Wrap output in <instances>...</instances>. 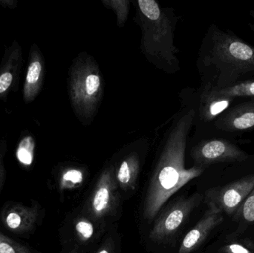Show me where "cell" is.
I'll return each mask as SVG.
<instances>
[{
	"label": "cell",
	"mask_w": 254,
	"mask_h": 253,
	"mask_svg": "<svg viewBox=\"0 0 254 253\" xmlns=\"http://www.w3.org/2000/svg\"><path fill=\"white\" fill-rule=\"evenodd\" d=\"M194 117L195 112L191 110L178 122L167 140L148 188L143 207L145 219H153L174 193L204 172V169L197 166L185 167L187 136Z\"/></svg>",
	"instance_id": "6da1fadb"
},
{
	"label": "cell",
	"mask_w": 254,
	"mask_h": 253,
	"mask_svg": "<svg viewBox=\"0 0 254 253\" xmlns=\"http://www.w3.org/2000/svg\"><path fill=\"white\" fill-rule=\"evenodd\" d=\"M203 65L213 72L207 87L223 88L254 77V46L230 31L213 26Z\"/></svg>",
	"instance_id": "7a4b0ae2"
},
{
	"label": "cell",
	"mask_w": 254,
	"mask_h": 253,
	"mask_svg": "<svg viewBox=\"0 0 254 253\" xmlns=\"http://www.w3.org/2000/svg\"><path fill=\"white\" fill-rule=\"evenodd\" d=\"M104 92L98 65L90 59H80L73 66L70 94L76 112L84 118L95 115Z\"/></svg>",
	"instance_id": "3957f363"
},
{
	"label": "cell",
	"mask_w": 254,
	"mask_h": 253,
	"mask_svg": "<svg viewBox=\"0 0 254 253\" xmlns=\"http://www.w3.org/2000/svg\"><path fill=\"white\" fill-rule=\"evenodd\" d=\"M137 3L143 18V43L146 53L159 55L168 60L171 51L174 50L169 19L154 0H139Z\"/></svg>",
	"instance_id": "277c9868"
},
{
	"label": "cell",
	"mask_w": 254,
	"mask_h": 253,
	"mask_svg": "<svg viewBox=\"0 0 254 253\" xmlns=\"http://www.w3.org/2000/svg\"><path fill=\"white\" fill-rule=\"evenodd\" d=\"M254 189V173L209 189L204 194L203 202L207 206L222 212L227 220H231Z\"/></svg>",
	"instance_id": "5b68a950"
},
{
	"label": "cell",
	"mask_w": 254,
	"mask_h": 253,
	"mask_svg": "<svg viewBox=\"0 0 254 253\" xmlns=\"http://www.w3.org/2000/svg\"><path fill=\"white\" fill-rule=\"evenodd\" d=\"M203 201L204 195L198 193L179 199L157 220L149 233L151 240L155 242L168 240Z\"/></svg>",
	"instance_id": "8992f818"
},
{
	"label": "cell",
	"mask_w": 254,
	"mask_h": 253,
	"mask_svg": "<svg viewBox=\"0 0 254 253\" xmlns=\"http://www.w3.org/2000/svg\"><path fill=\"white\" fill-rule=\"evenodd\" d=\"M197 167L205 169L216 163H240L249 158L241 148L225 139H213L201 143L192 154Z\"/></svg>",
	"instance_id": "52a82bcc"
},
{
	"label": "cell",
	"mask_w": 254,
	"mask_h": 253,
	"mask_svg": "<svg viewBox=\"0 0 254 253\" xmlns=\"http://www.w3.org/2000/svg\"><path fill=\"white\" fill-rule=\"evenodd\" d=\"M227 218L222 212L215 208L207 206V210L199 221L184 237L178 253L195 252L213 233L224 227Z\"/></svg>",
	"instance_id": "ba28073f"
},
{
	"label": "cell",
	"mask_w": 254,
	"mask_h": 253,
	"mask_svg": "<svg viewBox=\"0 0 254 253\" xmlns=\"http://www.w3.org/2000/svg\"><path fill=\"white\" fill-rule=\"evenodd\" d=\"M117 187L114 171L112 168L106 169L100 176L89 202V209L93 218L100 219L113 212L117 202Z\"/></svg>",
	"instance_id": "9c48e42d"
},
{
	"label": "cell",
	"mask_w": 254,
	"mask_h": 253,
	"mask_svg": "<svg viewBox=\"0 0 254 253\" xmlns=\"http://www.w3.org/2000/svg\"><path fill=\"white\" fill-rule=\"evenodd\" d=\"M216 127L227 132H245L254 129V101L229 108L216 120Z\"/></svg>",
	"instance_id": "30bf717a"
},
{
	"label": "cell",
	"mask_w": 254,
	"mask_h": 253,
	"mask_svg": "<svg viewBox=\"0 0 254 253\" xmlns=\"http://www.w3.org/2000/svg\"><path fill=\"white\" fill-rule=\"evenodd\" d=\"M226 230L233 234L249 238L254 242V189L234 216Z\"/></svg>",
	"instance_id": "8fae6325"
},
{
	"label": "cell",
	"mask_w": 254,
	"mask_h": 253,
	"mask_svg": "<svg viewBox=\"0 0 254 253\" xmlns=\"http://www.w3.org/2000/svg\"><path fill=\"white\" fill-rule=\"evenodd\" d=\"M207 253H254V242L249 238L224 230Z\"/></svg>",
	"instance_id": "7c38bea8"
},
{
	"label": "cell",
	"mask_w": 254,
	"mask_h": 253,
	"mask_svg": "<svg viewBox=\"0 0 254 253\" xmlns=\"http://www.w3.org/2000/svg\"><path fill=\"white\" fill-rule=\"evenodd\" d=\"M203 98L230 100L236 98H254V79L240 82L226 87H207Z\"/></svg>",
	"instance_id": "4fadbf2b"
},
{
	"label": "cell",
	"mask_w": 254,
	"mask_h": 253,
	"mask_svg": "<svg viewBox=\"0 0 254 253\" xmlns=\"http://www.w3.org/2000/svg\"><path fill=\"white\" fill-rule=\"evenodd\" d=\"M140 163L135 154H131L121 163L116 174L118 185L125 190H131L138 177Z\"/></svg>",
	"instance_id": "5bb4252c"
},
{
	"label": "cell",
	"mask_w": 254,
	"mask_h": 253,
	"mask_svg": "<svg viewBox=\"0 0 254 253\" xmlns=\"http://www.w3.org/2000/svg\"><path fill=\"white\" fill-rule=\"evenodd\" d=\"M43 65L41 61L34 56L28 65L26 79L24 86L23 95L26 102H31L38 93L41 86Z\"/></svg>",
	"instance_id": "9a60e30c"
},
{
	"label": "cell",
	"mask_w": 254,
	"mask_h": 253,
	"mask_svg": "<svg viewBox=\"0 0 254 253\" xmlns=\"http://www.w3.org/2000/svg\"><path fill=\"white\" fill-rule=\"evenodd\" d=\"M35 142L31 136L24 138L19 143L16 150V157L22 164L30 166L34 160Z\"/></svg>",
	"instance_id": "2e32d148"
},
{
	"label": "cell",
	"mask_w": 254,
	"mask_h": 253,
	"mask_svg": "<svg viewBox=\"0 0 254 253\" xmlns=\"http://www.w3.org/2000/svg\"><path fill=\"white\" fill-rule=\"evenodd\" d=\"M84 179L83 172L80 169H71L65 171L61 178V187L63 189L74 188L78 187Z\"/></svg>",
	"instance_id": "e0dca14e"
},
{
	"label": "cell",
	"mask_w": 254,
	"mask_h": 253,
	"mask_svg": "<svg viewBox=\"0 0 254 253\" xmlns=\"http://www.w3.org/2000/svg\"><path fill=\"white\" fill-rule=\"evenodd\" d=\"M0 253H33L28 248L0 232Z\"/></svg>",
	"instance_id": "ac0fdd59"
},
{
	"label": "cell",
	"mask_w": 254,
	"mask_h": 253,
	"mask_svg": "<svg viewBox=\"0 0 254 253\" xmlns=\"http://www.w3.org/2000/svg\"><path fill=\"white\" fill-rule=\"evenodd\" d=\"M75 232L80 241L87 242L93 236L95 227L90 221L85 218H80L76 222Z\"/></svg>",
	"instance_id": "d6986e66"
},
{
	"label": "cell",
	"mask_w": 254,
	"mask_h": 253,
	"mask_svg": "<svg viewBox=\"0 0 254 253\" xmlns=\"http://www.w3.org/2000/svg\"><path fill=\"white\" fill-rule=\"evenodd\" d=\"M103 3L109 4L110 7L116 12L118 23L119 25H123L128 16L129 9V1H104Z\"/></svg>",
	"instance_id": "ffe728a7"
},
{
	"label": "cell",
	"mask_w": 254,
	"mask_h": 253,
	"mask_svg": "<svg viewBox=\"0 0 254 253\" xmlns=\"http://www.w3.org/2000/svg\"><path fill=\"white\" fill-rule=\"evenodd\" d=\"M25 220L22 218V214L16 211H12L9 212L8 215L6 217L5 223L10 230H21L22 224H25Z\"/></svg>",
	"instance_id": "44dd1931"
},
{
	"label": "cell",
	"mask_w": 254,
	"mask_h": 253,
	"mask_svg": "<svg viewBox=\"0 0 254 253\" xmlns=\"http://www.w3.org/2000/svg\"><path fill=\"white\" fill-rule=\"evenodd\" d=\"M13 79V74L10 71H6L0 75V96L11 86Z\"/></svg>",
	"instance_id": "7402d4cb"
},
{
	"label": "cell",
	"mask_w": 254,
	"mask_h": 253,
	"mask_svg": "<svg viewBox=\"0 0 254 253\" xmlns=\"http://www.w3.org/2000/svg\"><path fill=\"white\" fill-rule=\"evenodd\" d=\"M97 253H112L111 248L109 245L102 247Z\"/></svg>",
	"instance_id": "603a6c76"
},
{
	"label": "cell",
	"mask_w": 254,
	"mask_h": 253,
	"mask_svg": "<svg viewBox=\"0 0 254 253\" xmlns=\"http://www.w3.org/2000/svg\"><path fill=\"white\" fill-rule=\"evenodd\" d=\"M249 14H250L254 19V10H251V11L249 12ZM249 26L251 27L252 31L254 32V24L249 23Z\"/></svg>",
	"instance_id": "cb8c5ba5"
}]
</instances>
